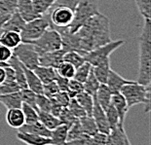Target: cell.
<instances>
[{
  "label": "cell",
  "instance_id": "obj_1",
  "mask_svg": "<svg viewBox=\"0 0 151 145\" xmlns=\"http://www.w3.org/2000/svg\"><path fill=\"white\" fill-rule=\"evenodd\" d=\"M78 38V53L83 57L90 51L111 41L110 22L106 16L97 13L75 32Z\"/></svg>",
  "mask_w": 151,
  "mask_h": 145
},
{
  "label": "cell",
  "instance_id": "obj_2",
  "mask_svg": "<svg viewBox=\"0 0 151 145\" xmlns=\"http://www.w3.org/2000/svg\"><path fill=\"white\" fill-rule=\"evenodd\" d=\"M139 65L137 83L150 85L151 81V24L150 20H144L142 30L139 38Z\"/></svg>",
  "mask_w": 151,
  "mask_h": 145
},
{
  "label": "cell",
  "instance_id": "obj_3",
  "mask_svg": "<svg viewBox=\"0 0 151 145\" xmlns=\"http://www.w3.org/2000/svg\"><path fill=\"white\" fill-rule=\"evenodd\" d=\"M120 93L124 96L129 108L137 104H143L144 112H150V85L144 86L141 84L132 81L122 87Z\"/></svg>",
  "mask_w": 151,
  "mask_h": 145
},
{
  "label": "cell",
  "instance_id": "obj_4",
  "mask_svg": "<svg viewBox=\"0 0 151 145\" xmlns=\"http://www.w3.org/2000/svg\"><path fill=\"white\" fill-rule=\"evenodd\" d=\"M97 13H99L97 0H79L74 9L73 20L68 27L69 32H77L90 18Z\"/></svg>",
  "mask_w": 151,
  "mask_h": 145
},
{
  "label": "cell",
  "instance_id": "obj_5",
  "mask_svg": "<svg viewBox=\"0 0 151 145\" xmlns=\"http://www.w3.org/2000/svg\"><path fill=\"white\" fill-rule=\"evenodd\" d=\"M50 27H52V24L48 14H45L30 22H27L20 33L22 42L30 43L38 39Z\"/></svg>",
  "mask_w": 151,
  "mask_h": 145
},
{
  "label": "cell",
  "instance_id": "obj_6",
  "mask_svg": "<svg viewBox=\"0 0 151 145\" xmlns=\"http://www.w3.org/2000/svg\"><path fill=\"white\" fill-rule=\"evenodd\" d=\"M33 45L35 51L38 55L54 52L62 49V38L60 33L54 27H50L38 38L30 42Z\"/></svg>",
  "mask_w": 151,
  "mask_h": 145
},
{
  "label": "cell",
  "instance_id": "obj_7",
  "mask_svg": "<svg viewBox=\"0 0 151 145\" xmlns=\"http://www.w3.org/2000/svg\"><path fill=\"white\" fill-rule=\"evenodd\" d=\"M125 44L124 40H115L110 41L105 45L99 46L96 49L90 51L86 55H84L85 62H89L92 66H95L97 64L101 63L105 60H108L110 57V55L116 51L118 48L123 46Z\"/></svg>",
  "mask_w": 151,
  "mask_h": 145
},
{
  "label": "cell",
  "instance_id": "obj_8",
  "mask_svg": "<svg viewBox=\"0 0 151 145\" xmlns=\"http://www.w3.org/2000/svg\"><path fill=\"white\" fill-rule=\"evenodd\" d=\"M13 56L20 60V62L28 69L33 70L39 65V55L35 51L33 45L27 42H22L13 50Z\"/></svg>",
  "mask_w": 151,
  "mask_h": 145
},
{
  "label": "cell",
  "instance_id": "obj_9",
  "mask_svg": "<svg viewBox=\"0 0 151 145\" xmlns=\"http://www.w3.org/2000/svg\"><path fill=\"white\" fill-rule=\"evenodd\" d=\"M46 14L49 15L52 27H68L73 20L74 10L67 6H53Z\"/></svg>",
  "mask_w": 151,
  "mask_h": 145
},
{
  "label": "cell",
  "instance_id": "obj_10",
  "mask_svg": "<svg viewBox=\"0 0 151 145\" xmlns=\"http://www.w3.org/2000/svg\"><path fill=\"white\" fill-rule=\"evenodd\" d=\"M93 98H94V105H93V110H92V117L95 120L96 125H97L99 133L108 134L110 133V127H109L104 110L99 104V102L97 101L95 96H93Z\"/></svg>",
  "mask_w": 151,
  "mask_h": 145
},
{
  "label": "cell",
  "instance_id": "obj_11",
  "mask_svg": "<svg viewBox=\"0 0 151 145\" xmlns=\"http://www.w3.org/2000/svg\"><path fill=\"white\" fill-rule=\"evenodd\" d=\"M65 51L63 49L54 51V52L45 53L39 56V65L41 66H47V67H52V68L56 69L58 66L62 63L63 55H65Z\"/></svg>",
  "mask_w": 151,
  "mask_h": 145
},
{
  "label": "cell",
  "instance_id": "obj_12",
  "mask_svg": "<svg viewBox=\"0 0 151 145\" xmlns=\"http://www.w3.org/2000/svg\"><path fill=\"white\" fill-rule=\"evenodd\" d=\"M106 145H132L124 130V125L119 124L116 128L110 131L107 134Z\"/></svg>",
  "mask_w": 151,
  "mask_h": 145
},
{
  "label": "cell",
  "instance_id": "obj_13",
  "mask_svg": "<svg viewBox=\"0 0 151 145\" xmlns=\"http://www.w3.org/2000/svg\"><path fill=\"white\" fill-rule=\"evenodd\" d=\"M17 12L25 22L41 17L35 12L31 0H17Z\"/></svg>",
  "mask_w": 151,
  "mask_h": 145
},
{
  "label": "cell",
  "instance_id": "obj_14",
  "mask_svg": "<svg viewBox=\"0 0 151 145\" xmlns=\"http://www.w3.org/2000/svg\"><path fill=\"white\" fill-rule=\"evenodd\" d=\"M131 82L132 81L126 80L125 78H123L120 74H118L116 71H114L113 69L110 68L105 85H106L108 87V89L110 90L112 95H115V93H120V90L122 89V87L125 86L126 84L131 83Z\"/></svg>",
  "mask_w": 151,
  "mask_h": 145
},
{
  "label": "cell",
  "instance_id": "obj_15",
  "mask_svg": "<svg viewBox=\"0 0 151 145\" xmlns=\"http://www.w3.org/2000/svg\"><path fill=\"white\" fill-rule=\"evenodd\" d=\"M25 24V22L24 21L20 14L15 11L13 14L11 15V17L8 19L7 22L3 24V27H1V30H0V35H1L3 32L5 31H16L21 33V31L22 30Z\"/></svg>",
  "mask_w": 151,
  "mask_h": 145
},
{
  "label": "cell",
  "instance_id": "obj_16",
  "mask_svg": "<svg viewBox=\"0 0 151 145\" xmlns=\"http://www.w3.org/2000/svg\"><path fill=\"white\" fill-rule=\"evenodd\" d=\"M17 138L27 145H52V140L50 137L41 136V135L27 134V133H17Z\"/></svg>",
  "mask_w": 151,
  "mask_h": 145
},
{
  "label": "cell",
  "instance_id": "obj_17",
  "mask_svg": "<svg viewBox=\"0 0 151 145\" xmlns=\"http://www.w3.org/2000/svg\"><path fill=\"white\" fill-rule=\"evenodd\" d=\"M110 103L114 106L115 109H116L117 113L119 115V119H120V124L124 125L125 118H126V115L130 109L129 106L127 104L126 99H125V98L120 93H115V95H112L111 96Z\"/></svg>",
  "mask_w": 151,
  "mask_h": 145
},
{
  "label": "cell",
  "instance_id": "obj_18",
  "mask_svg": "<svg viewBox=\"0 0 151 145\" xmlns=\"http://www.w3.org/2000/svg\"><path fill=\"white\" fill-rule=\"evenodd\" d=\"M24 71L27 89L31 90L36 95H43V84L37 77L36 74L34 73L33 70L28 69L25 66H24Z\"/></svg>",
  "mask_w": 151,
  "mask_h": 145
},
{
  "label": "cell",
  "instance_id": "obj_19",
  "mask_svg": "<svg viewBox=\"0 0 151 145\" xmlns=\"http://www.w3.org/2000/svg\"><path fill=\"white\" fill-rule=\"evenodd\" d=\"M8 64L10 65L15 71V77H16V83L20 86L21 89H27V81H25V76L24 71V65L20 62L17 57L15 56H12L11 59L8 60Z\"/></svg>",
  "mask_w": 151,
  "mask_h": 145
},
{
  "label": "cell",
  "instance_id": "obj_20",
  "mask_svg": "<svg viewBox=\"0 0 151 145\" xmlns=\"http://www.w3.org/2000/svg\"><path fill=\"white\" fill-rule=\"evenodd\" d=\"M6 122L13 128L19 130L24 125V116L21 108L8 109L6 113Z\"/></svg>",
  "mask_w": 151,
  "mask_h": 145
},
{
  "label": "cell",
  "instance_id": "obj_21",
  "mask_svg": "<svg viewBox=\"0 0 151 145\" xmlns=\"http://www.w3.org/2000/svg\"><path fill=\"white\" fill-rule=\"evenodd\" d=\"M19 131L21 133H27V134H33L37 135H41V136L50 137L51 131L42 125L39 121L35 122L32 124H24L22 127L19 128Z\"/></svg>",
  "mask_w": 151,
  "mask_h": 145
},
{
  "label": "cell",
  "instance_id": "obj_22",
  "mask_svg": "<svg viewBox=\"0 0 151 145\" xmlns=\"http://www.w3.org/2000/svg\"><path fill=\"white\" fill-rule=\"evenodd\" d=\"M33 71L37 75L38 78L40 79V81L42 82L43 85L50 83V82L56 81V79L58 77V73L56 71V69L52 68V67L38 65L37 67H35L33 69Z\"/></svg>",
  "mask_w": 151,
  "mask_h": 145
},
{
  "label": "cell",
  "instance_id": "obj_23",
  "mask_svg": "<svg viewBox=\"0 0 151 145\" xmlns=\"http://www.w3.org/2000/svg\"><path fill=\"white\" fill-rule=\"evenodd\" d=\"M0 43L14 50L22 43L21 34L16 31H5L0 35Z\"/></svg>",
  "mask_w": 151,
  "mask_h": 145
},
{
  "label": "cell",
  "instance_id": "obj_24",
  "mask_svg": "<svg viewBox=\"0 0 151 145\" xmlns=\"http://www.w3.org/2000/svg\"><path fill=\"white\" fill-rule=\"evenodd\" d=\"M0 103H2L7 109L21 108L22 100L20 91L7 93V95H0Z\"/></svg>",
  "mask_w": 151,
  "mask_h": 145
},
{
  "label": "cell",
  "instance_id": "obj_25",
  "mask_svg": "<svg viewBox=\"0 0 151 145\" xmlns=\"http://www.w3.org/2000/svg\"><path fill=\"white\" fill-rule=\"evenodd\" d=\"M67 131L68 127L63 124L51 131L50 138L52 140V145H65L67 140Z\"/></svg>",
  "mask_w": 151,
  "mask_h": 145
},
{
  "label": "cell",
  "instance_id": "obj_26",
  "mask_svg": "<svg viewBox=\"0 0 151 145\" xmlns=\"http://www.w3.org/2000/svg\"><path fill=\"white\" fill-rule=\"evenodd\" d=\"M92 68H93V72H94L96 78L98 79V81L101 84H105L107 80L109 70L111 68L110 59L105 60L95 66H92Z\"/></svg>",
  "mask_w": 151,
  "mask_h": 145
},
{
  "label": "cell",
  "instance_id": "obj_27",
  "mask_svg": "<svg viewBox=\"0 0 151 145\" xmlns=\"http://www.w3.org/2000/svg\"><path fill=\"white\" fill-rule=\"evenodd\" d=\"M94 96L99 102V104L101 106V108L105 110L107 108V106L110 104L112 93L110 92V90L108 89V87L105 84H101Z\"/></svg>",
  "mask_w": 151,
  "mask_h": 145
},
{
  "label": "cell",
  "instance_id": "obj_28",
  "mask_svg": "<svg viewBox=\"0 0 151 145\" xmlns=\"http://www.w3.org/2000/svg\"><path fill=\"white\" fill-rule=\"evenodd\" d=\"M37 113H38V121L42 125H44L48 130L52 131L54 128H56L58 126L62 125L60 119L49 113V112H44L37 109Z\"/></svg>",
  "mask_w": 151,
  "mask_h": 145
},
{
  "label": "cell",
  "instance_id": "obj_29",
  "mask_svg": "<svg viewBox=\"0 0 151 145\" xmlns=\"http://www.w3.org/2000/svg\"><path fill=\"white\" fill-rule=\"evenodd\" d=\"M74 98L81 105V107L84 109L87 116H92L93 105H94V98L92 95H90L89 93L83 91L82 93H78Z\"/></svg>",
  "mask_w": 151,
  "mask_h": 145
},
{
  "label": "cell",
  "instance_id": "obj_30",
  "mask_svg": "<svg viewBox=\"0 0 151 145\" xmlns=\"http://www.w3.org/2000/svg\"><path fill=\"white\" fill-rule=\"evenodd\" d=\"M80 126L82 128L83 133L89 136H93L94 134L99 133L97 125L95 123V120L93 119L92 116H84V117L79 119Z\"/></svg>",
  "mask_w": 151,
  "mask_h": 145
},
{
  "label": "cell",
  "instance_id": "obj_31",
  "mask_svg": "<svg viewBox=\"0 0 151 145\" xmlns=\"http://www.w3.org/2000/svg\"><path fill=\"white\" fill-rule=\"evenodd\" d=\"M101 83L98 81V79L96 78L94 72H93V68L90 72L88 78L86 79V81L83 83V87H84V92H86L87 93H89L90 95L94 96L97 93L98 89Z\"/></svg>",
  "mask_w": 151,
  "mask_h": 145
},
{
  "label": "cell",
  "instance_id": "obj_32",
  "mask_svg": "<svg viewBox=\"0 0 151 145\" xmlns=\"http://www.w3.org/2000/svg\"><path fill=\"white\" fill-rule=\"evenodd\" d=\"M21 109L24 116V124H32L38 121V113L36 108L22 102Z\"/></svg>",
  "mask_w": 151,
  "mask_h": 145
},
{
  "label": "cell",
  "instance_id": "obj_33",
  "mask_svg": "<svg viewBox=\"0 0 151 145\" xmlns=\"http://www.w3.org/2000/svg\"><path fill=\"white\" fill-rule=\"evenodd\" d=\"M63 62H69L70 64H72L75 68L79 67L81 64H83L85 62L84 57H83L81 54H79L78 52H76V51H69V52H65V55H63Z\"/></svg>",
  "mask_w": 151,
  "mask_h": 145
},
{
  "label": "cell",
  "instance_id": "obj_34",
  "mask_svg": "<svg viewBox=\"0 0 151 145\" xmlns=\"http://www.w3.org/2000/svg\"><path fill=\"white\" fill-rule=\"evenodd\" d=\"M75 70L76 68L72 64H70L69 62H63L56 68L58 75L60 77H63V78L68 79V80L74 78Z\"/></svg>",
  "mask_w": 151,
  "mask_h": 145
},
{
  "label": "cell",
  "instance_id": "obj_35",
  "mask_svg": "<svg viewBox=\"0 0 151 145\" xmlns=\"http://www.w3.org/2000/svg\"><path fill=\"white\" fill-rule=\"evenodd\" d=\"M35 12L38 15L43 16L51 9L56 0H31Z\"/></svg>",
  "mask_w": 151,
  "mask_h": 145
},
{
  "label": "cell",
  "instance_id": "obj_36",
  "mask_svg": "<svg viewBox=\"0 0 151 145\" xmlns=\"http://www.w3.org/2000/svg\"><path fill=\"white\" fill-rule=\"evenodd\" d=\"M105 116H106L107 122L110 127V131L113 130L114 128H116L117 126L120 124V119H119V115L117 113L116 109L114 108V106L111 103L107 106V108L104 110Z\"/></svg>",
  "mask_w": 151,
  "mask_h": 145
},
{
  "label": "cell",
  "instance_id": "obj_37",
  "mask_svg": "<svg viewBox=\"0 0 151 145\" xmlns=\"http://www.w3.org/2000/svg\"><path fill=\"white\" fill-rule=\"evenodd\" d=\"M92 70V65L89 62H85L83 64H81L79 67H77L75 70V74H74V78L77 81L84 83L86 81V79L88 78L90 72Z\"/></svg>",
  "mask_w": 151,
  "mask_h": 145
},
{
  "label": "cell",
  "instance_id": "obj_38",
  "mask_svg": "<svg viewBox=\"0 0 151 145\" xmlns=\"http://www.w3.org/2000/svg\"><path fill=\"white\" fill-rule=\"evenodd\" d=\"M139 14L144 20H150L151 18V0H134Z\"/></svg>",
  "mask_w": 151,
  "mask_h": 145
},
{
  "label": "cell",
  "instance_id": "obj_39",
  "mask_svg": "<svg viewBox=\"0 0 151 145\" xmlns=\"http://www.w3.org/2000/svg\"><path fill=\"white\" fill-rule=\"evenodd\" d=\"M21 98L24 103H27L28 105L32 106V107L36 108V93L32 92L29 89H21ZM37 109V108H36Z\"/></svg>",
  "mask_w": 151,
  "mask_h": 145
},
{
  "label": "cell",
  "instance_id": "obj_40",
  "mask_svg": "<svg viewBox=\"0 0 151 145\" xmlns=\"http://www.w3.org/2000/svg\"><path fill=\"white\" fill-rule=\"evenodd\" d=\"M58 118L60 119V123L67 126L68 128L71 127V126L74 124L77 120H78L76 117H74V116L72 115V113L68 110V108L67 107H63L62 109V111H60V113Z\"/></svg>",
  "mask_w": 151,
  "mask_h": 145
},
{
  "label": "cell",
  "instance_id": "obj_41",
  "mask_svg": "<svg viewBox=\"0 0 151 145\" xmlns=\"http://www.w3.org/2000/svg\"><path fill=\"white\" fill-rule=\"evenodd\" d=\"M85 135H87V134H85L84 133H83L82 128H81V126H80V123H79V119H78V120H77L75 123L68 128V131H67V140L66 141L83 137V136H85Z\"/></svg>",
  "mask_w": 151,
  "mask_h": 145
},
{
  "label": "cell",
  "instance_id": "obj_42",
  "mask_svg": "<svg viewBox=\"0 0 151 145\" xmlns=\"http://www.w3.org/2000/svg\"><path fill=\"white\" fill-rule=\"evenodd\" d=\"M84 91V87L83 83L77 81L75 79H70L68 82V91L67 93L70 96V98H74L78 93H82Z\"/></svg>",
  "mask_w": 151,
  "mask_h": 145
},
{
  "label": "cell",
  "instance_id": "obj_43",
  "mask_svg": "<svg viewBox=\"0 0 151 145\" xmlns=\"http://www.w3.org/2000/svg\"><path fill=\"white\" fill-rule=\"evenodd\" d=\"M67 108H68V110L71 112L72 115L76 117L77 119H80L82 117H84L86 116V112L84 111V109L81 107V105H80L77 100L75 98H71L69 101V104L67 106Z\"/></svg>",
  "mask_w": 151,
  "mask_h": 145
},
{
  "label": "cell",
  "instance_id": "obj_44",
  "mask_svg": "<svg viewBox=\"0 0 151 145\" xmlns=\"http://www.w3.org/2000/svg\"><path fill=\"white\" fill-rule=\"evenodd\" d=\"M36 108L38 110L49 112L51 111V98L44 95H36Z\"/></svg>",
  "mask_w": 151,
  "mask_h": 145
},
{
  "label": "cell",
  "instance_id": "obj_45",
  "mask_svg": "<svg viewBox=\"0 0 151 145\" xmlns=\"http://www.w3.org/2000/svg\"><path fill=\"white\" fill-rule=\"evenodd\" d=\"M20 90V86L16 82H3L2 84H0V95L19 92Z\"/></svg>",
  "mask_w": 151,
  "mask_h": 145
},
{
  "label": "cell",
  "instance_id": "obj_46",
  "mask_svg": "<svg viewBox=\"0 0 151 145\" xmlns=\"http://www.w3.org/2000/svg\"><path fill=\"white\" fill-rule=\"evenodd\" d=\"M53 98L56 100L58 104H60L62 107H67L70 101V96L68 95V93L66 92L60 91L59 93H57L56 95L53 96Z\"/></svg>",
  "mask_w": 151,
  "mask_h": 145
},
{
  "label": "cell",
  "instance_id": "obj_47",
  "mask_svg": "<svg viewBox=\"0 0 151 145\" xmlns=\"http://www.w3.org/2000/svg\"><path fill=\"white\" fill-rule=\"evenodd\" d=\"M60 92V89L58 87L56 81L50 82L48 84L43 85V95L48 96V98H53L57 93Z\"/></svg>",
  "mask_w": 151,
  "mask_h": 145
},
{
  "label": "cell",
  "instance_id": "obj_48",
  "mask_svg": "<svg viewBox=\"0 0 151 145\" xmlns=\"http://www.w3.org/2000/svg\"><path fill=\"white\" fill-rule=\"evenodd\" d=\"M12 56H13V50L0 43V62H8V60L11 59Z\"/></svg>",
  "mask_w": 151,
  "mask_h": 145
},
{
  "label": "cell",
  "instance_id": "obj_49",
  "mask_svg": "<svg viewBox=\"0 0 151 145\" xmlns=\"http://www.w3.org/2000/svg\"><path fill=\"white\" fill-rule=\"evenodd\" d=\"M107 134L97 133L91 136V145H106Z\"/></svg>",
  "mask_w": 151,
  "mask_h": 145
},
{
  "label": "cell",
  "instance_id": "obj_50",
  "mask_svg": "<svg viewBox=\"0 0 151 145\" xmlns=\"http://www.w3.org/2000/svg\"><path fill=\"white\" fill-rule=\"evenodd\" d=\"M65 145H91V136L85 135V136L76 138V139L68 140L65 143Z\"/></svg>",
  "mask_w": 151,
  "mask_h": 145
},
{
  "label": "cell",
  "instance_id": "obj_51",
  "mask_svg": "<svg viewBox=\"0 0 151 145\" xmlns=\"http://www.w3.org/2000/svg\"><path fill=\"white\" fill-rule=\"evenodd\" d=\"M56 82L58 84V87H59L60 91L67 93V91H68V82H69L68 79L63 78V77H60V76L58 75L57 79H56Z\"/></svg>",
  "mask_w": 151,
  "mask_h": 145
},
{
  "label": "cell",
  "instance_id": "obj_52",
  "mask_svg": "<svg viewBox=\"0 0 151 145\" xmlns=\"http://www.w3.org/2000/svg\"><path fill=\"white\" fill-rule=\"evenodd\" d=\"M51 98V111H50V113L54 116H56V117H59L60 111H62V109L63 107H62L60 104H58L53 98Z\"/></svg>",
  "mask_w": 151,
  "mask_h": 145
},
{
  "label": "cell",
  "instance_id": "obj_53",
  "mask_svg": "<svg viewBox=\"0 0 151 145\" xmlns=\"http://www.w3.org/2000/svg\"><path fill=\"white\" fill-rule=\"evenodd\" d=\"M5 74H6V76H5L4 82H16L15 71L10 65L5 67Z\"/></svg>",
  "mask_w": 151,
  "mask_h": 145
},
{
  "label": "cell",
  "instance_id": "obj_54",
  "mask_svg": "<svg viewBox=\"0 0 151 145\" xmlns=\"http://www.w3.org/2000/svg\"><path fill=\"white\" fill-rule=\"evenodd\" d=\"M5 67H0V84L5 81Z\"/></svg>",
  "mask_w": 151,
  "mask_h": 145
},
{
  "label": "cell",
  "instance_id": "obj_55",
  "mask_svg": "<svg viewBox=\"0 0 151 145\" xmlns=\"http://www.w3.org/2000/svg\"><path fill=\"white\" fill-rule=\"evenodd\" d=\"M7 66H9L8 62H0V67H7Z\"/></svg>",
  "mask_w": 151,
  "mask_h": 145
},
{
  "label": "cell",
  "instance_id": "obj_56",
  "mask_svg": "<svg viewBox=\"0 0 151 145\" xmlns=\"http://www.w3.org/2000/svg\"><path fill=\"white\" fill-rule=\"evenodd\" d=\"M1 1H3V0H0V2H1Z\"/></svg>",
  "mask_w": 151,
  "mask_h": 145
}]
</instances>
